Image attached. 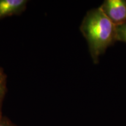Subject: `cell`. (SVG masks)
I'll return each instance as SVG.
<instances>
[{
    "label": "cell",
    "instance_id": "5b68a950",
    "mask_svg": "<svg viewBox=\"0 0 126 126\" xmlns=\"http://www.w3.org/2000/svg\"><path fill=\"white\" fill-rule=\"evenodd\" d=\"M117 41L126 43V22L116 26Z\"/></svg>",
    "mask_w": 126,
    "mask_h": 126
},
{
    "label": "cell",
    "instance_id": "3957f363",
    "mask_svg": "<svg viewBox=\"0 0 126 126\" xmlns=\"http://www.w3.org/2000/svg\"><path fill=\"white\" fill-rule=\"evenodd\" d=\"M27 3L26 0H0V20L22 12Z\"/></svg>",
    "mask_w": 126,
    "mask_h": 126
},
{
    "label": "cell",
    "instance_id": "277c9868",
    "mask_svg": "<svg viewBox=\"0 0 126 126\" xmlns=\"http://www.w3.org/2000/svg\"><path fill=\"white\" fill-rule=\"evenodd\" d=\"M6 78L4 71L0 68V107L6 92Z\"/></svg>",
    "mask_w": 126,
    "mask_h": 126
},
{
    "label": "cell",
    "instance_id": "8992f818",
    "mask_svg": "<svg viewBox=\"0 0 126 126\" xmlns=\"http://www.w3.org/2000/svg\"><path fill=\"white\" fill-rule=\"evenodd\" d=\"M0 126H13L7 120L0 117Z\"/></svg>",
    "mask_w": 126,
    "mask_h": 126
},
{
    "label": "cell",
    "instance_id": "6da1fadb",
    "mask_svg": "<svg viewBox=\"0 0 126 126\" xmlns=\"http://www.w3.org/2000/svg\"><path fill=\"white\" fill-rule=\"evenodd\" d=\"M80 31L87 41L94 64L99 63V57L117 41L116 26L99 7L87 12L80 26Z\"/></svg>",
    "mask_w": 126,
    "mask_h": 126
},
{
    "label": "cell",
    "instance_id": "7a4b0ae2",
    "mask_svg": "<svg viewBox=\"0 0 126 126\" xmlns=\"http://www.w3.org/2000/svg\"><path fill=\"white\" fill-rule=\"evenodd\" d=\"M99 8L116 26L126 22V0H106Z\"/></svg>",
    "mask_w": 126,
    "mask_h": 126
}]
</instances>
